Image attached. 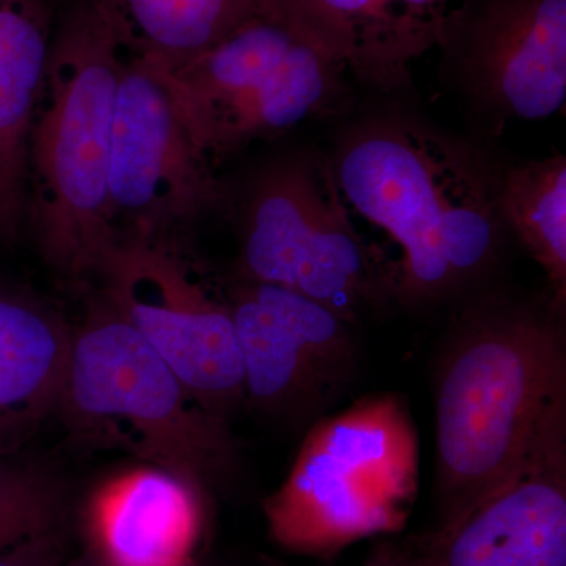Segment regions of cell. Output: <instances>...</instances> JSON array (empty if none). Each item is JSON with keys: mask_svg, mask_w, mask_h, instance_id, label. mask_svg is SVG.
Returning a JSON list of instances; mask_svg holds the SVG:
<instances>
[{"mask_svg": "<svg viewBox=\"0 0 566 566\" xmlns=\"http://www.w3.org/2000/svg\"><path fill=\"white\" fill-rule=\"evenodd\" d=\"M436 48L449 84L493 133L564 109L566 0H464L447 11Z\"/></svg>", "mask_w": 566, "mask_h": 566, "instance_id": "30bf717a", "label": "cell"}, {"mask_svg": "<svg viewBox=\"0 0 566 566\" xmlns=\"http://www.w3.org/2000/svg\"><path fill=\"white\" fill-rule=\"evenodd\" d=\"M356 80L379 92L411 82L412 63L438 44L449 0H279Z\"/></svg>", "mask_w": 566, "mask_h": 566, "instance_id": "5bb4252c", "label": "cell"}, {"mask_svg": "<svg viewBox=\"0 0 566 566\" xmlns=\"http://www.w3.org/2000/svg\"><path fill=\"white\" fill-rule=\"evenodd\" d=\"M263 0H114L136 46L177 66L252 18Z\"/></svg>", "mask_w": 566, "mask_h": 566, "instance_id": "ac0fdd59", "label": "cell"}, {"mask_svg": "<svg viewBox=\"0 0 566 566\" xmlns=\"http://www.w3.org/2000/svg\"><path fill=\"white\" fill-rule=\"evenodd\" d=\"M70 340L50 305L0 289V455L21 452L57 411Z\"/></svg>", "mask_w": 566, "mask_h": 566, "instance_id": "9a60e30c", "label": "cell"}, {"mask_svg": "<svg viewBox=\"0 0 566 566\" xmlns=\"http://www.w3.org/2000/svg\"><path fill=\"white\" fill-rule=\"evenodd\" d=\"M164 62V61H163ZM166 81L210 161L333 114L345 99V70L283 10H260L218 44L177 66Z\"/></svg>", "mask_w": 566, "mask_h": 566, "instance_id": "52a82bcc", "label": "cell"}, {"mask_svg": "<svg viewBox=\"0 0 566 566\" xmlns=\"http://www.w3.org/2000/svg\"><path fill=\"white\" fill-rule=\"evenodd\" d=\"M65 566H114L109 564H104V562L98 560V558L91 556L81 558V560L71 562V564H66Z\"/></svg>", "mask_w": 566, "mask_h": 566, "instance_id": "7402d4cb", "label": "cell"}, {"mask_svg": "<svg viewBox=\"0 0 566 566\" xmlns=\"http://www.w3.org/2000/svg\"><path fill=\"white\" fill-rule=\"evenodd\" d=\"M403 545L416 566H566V394L547 409L515 474Z\"/></svg>", "mask_w": 566, "mask_h": 566, "instance_id": "7c38bea8", "label": "cell"}, {"mask_svg": "<svg viewBox=\"0 0 566 566\" xmlns=\"http://www.w3.org/2000/svg\"><path fill=\"white\" fill-rule=\"evenodd\" d=\"M80 441L120 449L208 491L233 479L229 423L210 415L104 297L71 327L57 411Z\"/></svg>", "mask_w": 566, "mask_h": 566, "instance_id": "277c9868", "label": "cell"}, {"mask_svg": "<svg viewBox=\"0 0 566 566\" xmlns=\"http://www.w3.org/2000/svg\"><path fill=\"white\" fill-rule=\"evenodd\" d=\"M245 401L304 427L352 385L359 365L356 324L289 286L240 282L229 301Z\"/></svg>", "mask_w": 566, "mask_h": 566, "instance_id": "8fae6325", "label": "cell"}, {"mask_svg": "<svg viewBox=\"0 0 566 566\" xmlns=\"http://www.w3.org/2000/svg\"><path fill=\"white\" fill-rule=\"evenodd\" d=\"M107 189L120 241L169 244L170 234L223 199L170 93L163 59L136 46L118 85Z\"/></svg>", "mask_w": 566, "mask_h": 566, "instance_id": "ba28073f", "label": "cell"}, {"mask_svg": "<svg viewBox=\"0 0 566 566\" xmlns=\"http://www.w3.org/2000/svg\"><path fill=\"white\" fill-rule=\"evenodd\" d=\"M240 282L271 283L349 323L394 303V268L354 229L329 156L274 159L252 178L240 212Z\"/></svg>", "mask_w": 566, "mask_h": 566, "instance_id": "8992f818", "label": "cell"}, {"mask_svg": "<svg viewBox=\"0 0 566 566\" xmlns=\"http://www.w3.org/2000/svg\"><path fill=\"white\" fill-rule=\"evenodd\" d=\"M132 31L114 0H71L52 32L29 139L31 218L48 263L99 275L120 243L112 222V129Z\"/></svg>", "mask_w": 566, "mask_h": 566, "instance_id": "3957f363", "label": "cell"}, {"mask_svg": "<svg viewBox=\"0 0 566 566\" xmlns=\"http://www.w3.org/2000/svg\"><path fill=\"white\" fill-rule=\"evenodd\" d=\"M420 444L401 395H365L308 427L282 485L263 502L268 534L296 556L333 558L403 531L419 494Z\"/></svg>", "mask_w": 566, "mask_h": 566, "instance_id": "5b68a950", "label": "cell"}, {"mask_svg": "<svg viewBox=\"0 0 566 566\" xmlns=\"http://www.w3.org/2000/svg\"><path fill=\"white\" fill-rule=\"evenodd\" d=\"M65 504L50 472L24 455H0V549L61 528Z\"/></svg>", "mask_w": 566, "mask_h": 566, "instance_id": "d6986e66", "label": "cell"}, {"mask_svg": "<svg viewBox=\"0 0 566 566\" xmlns=\"http://www.w3.org/2000/svg\"><path fill=\"white\" fill-rule=\"evenodd\" d=\"M501 210L516 237L546 275L547 292L566 305V158L549 156L504 167Z\"/></svg>", "mask_w": 566, "mask_h": 566, "instance_id": "e0dca14e", "label": "cell"}, {"mask_svg": "<svg viewBox=\"0 0 566 566\" xmlns=\"http://www.w3.org/2000/svg\"><path fill=\"white\" fill-rule=\"evenodd\" d=\"M327 156L346 208L400 249L395 304L438 307L495 273L510 234L501 210L504 167L474 142L385 107L349 122Z\"/></svg>", "mask_w": 566, "mask_h": 566, "instance_id": "6da1fadb", "label": "cell"}, {"mask_svg": "<svg viewBox=\"0 0 566 566\" xmlns=\"http://www.w3.org/2000/svg\"><path fill=\"white\" fill-rule=\"evenodd\" d=\"M275 566H289V565H275ZM363 566H416L412 558L409 557L408 551L403 543L385 542L378 543L368 554L367 560L364 562Z\"/></svg>", "mask_w": 566, "mask_h": 566, "instance_id": "44dd1931", "label": "cell"}, {"mask_svg": "<svg viewBox=\"0 0 566 566\" xmlns=\"http://www.w3.org/2000/svg\"><path fill=\"white\" fill-rule=\"evenodd\" d=\"M61 528L0 549V566H65Z\"/></svg>", "mask_w": 566, "mask_h": 566, "instance_id": "ffe728a7", "label": "cell"}, {"mask_svg": "<svg viewBox=\"0 0 566 566\" xmlns=\"http://www.w3.org/2000/svg\"><path fill=\"white\" fill-rule=\"evenodd\" d=\"M205 491L144 464L112 476L87 506L92 556L114 566H196Z\"/></svg>", "mask_w": 566, "mask_h": 566, "instance_id": "4fadbf2b", "label": "cell"}, {"mask_svg": "<svg viewBox=\"0 0 566 566\" xmlns=\"http://www.w3.org/2000/svg\"><path fill=\"white\" fill-rule=\"evenodd\" d=\"M43 0H0V222H11L51 46Z\"/></svg>", "mask_w": 566, "mask_h": 566, "instance_id": "2e32d148", "label": "cell"}, {"mask_svg": "<svg viewBox=\"0 0 566 566\" xmlns=\"http://www.w3.org/2000/svg\"><path fill=\"white\" fill-rule=\"evenodd\" d=\"M103 297L218 419L244 403L243 364L229 303L214 300L167 243L125 238L102 273Z\"/></svg>", "mask_w": 566, "mask_h": 566, "instance_id": "9c48e42d", "label": "cell"}, {"mask_svg": "<svg viewBox=\"0 0 566 566\" xmlns=\"http://www.w3.org/2000/svg\"><path fill=\"white\" fill-rule=\"evenodd\" d=\"M564 394L565 307L549 292L480 294L461 308L436 360V527L515 474Z\"/></svg>", "mask_w": 566, "mask_h": 566, "instance_id": "7a4b0ae2", "label": "cell"}]
</instances>
